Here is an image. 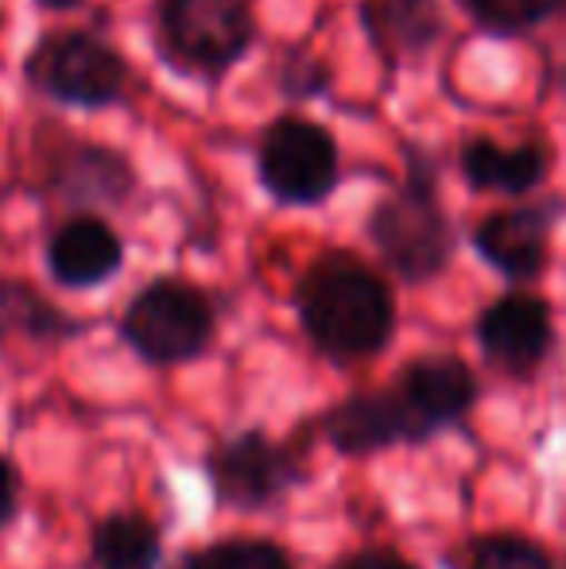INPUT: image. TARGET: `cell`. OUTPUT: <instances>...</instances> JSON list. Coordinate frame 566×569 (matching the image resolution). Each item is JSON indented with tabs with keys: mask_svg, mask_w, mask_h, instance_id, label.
Wrapping results in <instances>:
<instances>
[{
	"mask_svg": "<svg viewBox=\"0 0 566 569\" xmlns=\"http://www.w3.org/2000/svg\"><path fill=\"white\" fill-rule=\"evenodd\" d=\"M299 318L315 349L334 360H361L393 338L396 302L388 283L349 252H330L302 276Z\"/></svg>",
	"mask_w": 566,
	"mask_h": 569,
	"instance_id": "1",
	"label": "cell"
},
{
	"mask_svg": "<svg viewBox=\"0 0 566 569\" xmlns=\"http://www.w3.org/2000/svg\"><path fill=\"white\" fill-rule=\"evenodd\" d=\"M369 232L380 256L411 283H424L446 268L454 248L450 221H446L443 202L435 194V179L419 159L411 163L408 182L377 206Z\"/></svg>",
	"mask_w": 566,
	"mask_h": 569,
	"instance_id": "2",
	"label": "cell"
},
{
	"mask_svg": "<svg viewBox=\"0 0 566 569\" xmlns=\"http://www.w3.org/2000/svg\"><path fill=\"white\" fill-rule=\"evenodd\" d=\"M28 78L62 106L101 109L113 106L129 82V62L98 36L86 31H51L31 51Z\"/></svg>",
	"mask_w": 566,
	"mask_h": 569,
	"instance_id": "3",
	"label": "cell"
},
{
	"mask_svg": "<svg viewBox=\"0 0 566 569\" xmlns=\"http://www.w3.org/2000/svg\"><path fill=\"white\" fill-rule=\"evenodd\" d=\"M132 349L151 365H179L206 349L214 333V307L179 279H156L132 299L121 322Z\"/></svg>",
	"mask_w": 566,
	"mask_h": 569,
	"instance_id": "4",
	"label": "cell"
},
{
	"mask_svg": "<svg viewBox=\"0 0 566 569\" xmlns=\"http://www.w3.org/2000/svg\"><path fill=\"white\" fill-rule=\"evenodd\" d=\"M265 190L284 206L326 202L338 187V143L318 120L280 117L268 124L257 151Z\"/></svg>",
	"mask_w": 566,
	"mask_h": 569,
	"instance_id": "5",
	"label": "cell"
},
{
	"mask_svg": "<svg viewBox=\"0 0 566 569\" xmlns=\"http://www.w3.org/2000/svg\"><path fill=\"white\" fill-rule=\"evenodd\" d=\"M159 23L171 51L202 70H229L257 39L245 0H159Z\"/></svg>",
	"mask_w": 566,
	"mask_h": 569,
	"instance_id": "6",
	"label": "cell"
},
{
	"mask_svg": "<svg viewBox=\"0 0 566 569\" xmlns=\"http://www.w3.org/2000/svg\"><path fill=\"white\" fill-rule=\"evenodd\" d=\"M210 477L226 503L260 508L295 480V461L284 446L268 442L265 435H241L214 450Z\"/></svg>",
	"mask_w": 566,
	"mask_h": 569,
	"instance_id": "7",
	"label": "cell"
},
{
	"mask_svg": "<svg viewBox=\"0 0 566 569\" xmlns=\"http://www.w3.org/2000/svg\"><path fill=\"white\" fill-rule=\"evenodd\" d=\"M326 438L341 453L361 457L396 442H419V438H427V430L400 399V391H365V396L334 407L326 419Z\"/></svg>",
	"mask_w": 566,
	"mask_h": 569,
	"instance_id": "8",
	"label": "cell"
},
{
	"mask_svg": "<svg viewBox=\"0 0 566 569\" xmlns=\"http://www.w3.org/2000/svg\"><path fill=\"white\" fill-rule=\"evenodd\" d=\"M477 338L505 372H532L552 349V310L536 295H508L481 315Z\"/></svg>",
	"mask_w": 566,
	"mask_h": 569,
	"instance_id": "9",
	"label": "cell"
},
{
	"mask_svg": "<svg viewBox=\"0 0 566 569\" xmlns=\"http://www.w3.org/2000/svg\"><path fill=\"white\" fill-rule=\"evenodd\" d=\"M396 391L430 435L474 407L477 380L458 357H419L411 368H404Z\"/></svg>",
	"mask_w": 566,
	"mask_h": 569,
	"instance_id": "10",
	"label": "cell"
},
{
	"mask_svg": "<svg viewBox=\"0 0 566 569\" xmlns=\"http://www.w3.org/2000/svg\"><path fill=\"white\" fill-rule=\"evenodd\" d=\"M125 260L121 237L98 218H75L51 237L47 263L62 287H98Z\"/></svg>",
	"mask_w": 566,
	"mask_h": 569,
	"instance_id": "11",
	"label": "cell"
},
{
	"mask_svg": "<svg viewBox=\"0 0 566 569\" xmlns=\"http://www.w3.org/2000/svg\"><path fill=\"white\" fill-rule=\"evenodd\" d=\"M474 244L508 279H532L547 263V213L539 210L493 213V218H485L477 226Z\"/></svg>",
	"mask_w": 566,
	"mask_h": 569,
	"instance_id": "12",
	"label": "cell"
},
{
	"mask_svg": "<svg viewBox=\"0 0 566 569\" xmlns=\"http://www.w3.org/2000/svg\"><path fill=\"white\" fill-rule=\"evenodd\" d=\"M361 23L388 59L424 54L443 36L438 0H361Z\"/></svg>",
	"mask_w": 566,
	"mask_h": 569,
	"instance_id": "13",
	"label": "cell"
},
{
	"mask_svg": "<svg viewBox=\"0 0 566 569\" xmlns=\"http://www.w3.org/2000/svg\"><path fill=\"white\" fill-rule=\"evenodd\" d=\"M461 171L469 187L477 190H500V194H528L544 182L547 156L539 143H520L505 148L497 140H469L461 148Z\"/></svg>",
	"mask_w": 566,
	"mask_h": 569,
	"instance_id": "14",
	"label": "cell"
},
{
	"mask_svg": "<svg viewBox=\"0 0 566 569\" xmlns=\"http://www.w3.org/2000/svg\"><path fill=\"white\" fill-rule=\"evenodd\" d=\"M59 187L70 202H121L132 190V167L109 148H78L59 163Z\"/></svg>",
	"mask_w": 566,
	"mask_h": 569,
	"instance_id": "15",
	"label": "cell"
},
{
	"mask_svg": "<svg viewBox=\"0 0 566 569\" xmlns=\"http://www.w3.org/2000/svg\"><path fill=\"white\" fill-rule=\"evenodd\" d=\"M98 569H159V531L143 516H109L93 531Z\"/></svg>",
	"mask_w": 566,
	"mask_h": 569,
	"instance_id": "16",
	"label": "cell"
},
{
	"mask_svg": "<svg viewBox=\"0 0 566 569\" xmlns=\"http://www.w3.org/2000/svg\"><path fill=\"white\" fill-rule=\"evenodd\" d=\"M179 569H291V562L265 539H229L182 558Z\"/></svg>",
	"mask_w": 566,
	"mask_h": 569,
	"instance_id": "17",
	"label": "cell"
},
{
	"mask_svg": "<svg viewBox=\"0 0 566 569\" xmlns=\"http://www.w3.org/2000/svg\"><path fill=\"white\" fill-rule=\"evenodd\" d=\"M458 4L497 36H520L559 12L563 0H458Z\"/></svg>",
	"mask_w": 566,
	"mask_h": 569,
	"instance_id": "18",
	"label": "cell"
},
{
	"mask_svg": "<svg viewBox=\"0 0 566 569\" xmlns=\"http://www.w3.org/2000/svg\"><path fill=\"white\" fill-rule=\"evenodd\" d=\"M469 569H552V558L520 535H493L474 547Z\"/></svg>",
	"mask_w": 566,
	"mask_h": 569,
	"instance_id": "19",
	"label": "cell"
},
{
	"mask_svg": "<svg viewBox=\"0 0 566 569\" xmlns=\"http://www.w3.org/2000/svg\"><path fill=\"white\" fill-rule=\"evenodd\" d=\"M334 569H416V566L404 562V558H396V555H385V550H365V555L346 558V562L334 566Z\"/></svg>",
	"mask_w": 566,
	"mask_h": 569,
	"instance_id": "20",
	"label": "cell"
},
{
	"mask_svg": "<svg viewBox=\"0 0 566 569\" xmlns=\"http://www.w3.org/2000/svg\"><path fill=\"white\" fill-rule=\"evenodd\" d=\"M12 511H16V472H12V465L0 457V527L12 519Z\"/></svg>",
	"mask_w": 566,
	"mask_h": 569,
	"instance_id": "21",
	"label": "cell"
},
{
	"mask_svg": "<svg viewBox=\"0 0 566 569\" xmlns=\"http://www.w3.org/2000/svg\"><path fill=\"white\" fill-rule=\"evenodd\" d=\"M43 8H51V12H67V8H78L82 0H39Z\"/></svg>",
	"mask_w": 566,
	"mask_h": 569,
	"instance_id": "22",
	"label": "cell"
}]
</instances>
